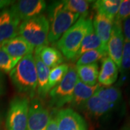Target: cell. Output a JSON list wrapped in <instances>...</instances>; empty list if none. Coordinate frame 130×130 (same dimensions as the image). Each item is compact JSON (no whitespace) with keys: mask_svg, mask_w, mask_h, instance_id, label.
Listing matches in <instances>:
<instances>
[{"mask_svg":"<svg viewBox=\"0 0 130 130\" xmlns=\"http://www.w3.org/2000/svg\"><path fill=\"white\" fill-rule=\"evenodd\" d=\"M34 51L37 52L43 64L49 69L55 68L64 61L63 55L55 48L43 46L36 48Z\"/></svg>","mask_w":130,"mask_h":130,"instance_id":"cell-18","label":"cell"},{"mask_svg":"<svg viewBox=\"0 0 130 130\" xmlns=\"http://www.w3.org/2000/svg\"><path fill=\"white\" fill-rule=\"evenodd\" d=\"M108 55V51L103 48L95 49L88 51L84 53L82 56L78 59L76 63V66H83L88 65L93 63H96V61L103 59Z\"/></svg>","mask_w":130,"mask_h":130,"instance_id":"cell-23","label":"cell"},{"mask_svg":"<svg viewBox=\"0 0 130 130\" xmlns=\"http://www.w3.org/2000/svg\"><path fill=\"white\" fill-rule=\"evenodd\" d=\"M50 24L45 15L40 14L20 24L18 34L34 48L47 46Z\"/></svg>","mask_w":130,"mask_h":130,"instance_id":"cell-4","label":"cell"},{"mask_svg":"<svg viewBox=\"0 0 130 130\" xmlns=\"http://www.w3.org/2000/svg\"><path fill=\"white\" fill-rule=\"evenodd\" d=\"M34 60L36 64L38 77V93L42 98L46 97L49 92L48 89V77L50 74V69L46 67L42 61L40 56L36 51H34Z\"/></svg>","mask_w":130,"mask_h":130,"instance_id":"cell-15","label":"cell"},{"mask_svg":"<svg viewBox=\"0 0 130 130\" xmlns=\"http://www.w3.org/2000/svg\"><path fill=\"white\" fill-rule=\"evenodd\" d=\"M99 48H103L108 51L107 48L103 46L101 39L98 38L97 34L95 32L94 28H91L83 38L79 51L76 56V59L79 58L84 53L87 51L95 50V49H99Z\"/></svg>","mask_w":130,"mask_h":130,"instance_id":"cell-20","label":"cell"},{"mask_svg":"<svg viewBox=\"0 0 130 130\" xmlns=\"http://www.w3.org/2000/svg\"><path fill=\"white\" fill-rule=\"evenodd\" d=\"M0 47L11 58L19 61L25 56L32 54L34 47L20 36H17L4 42Z\"/></svg>","mask_w":130,"mask_h":130,"instance_id":"cell-12","label":"cell"},{"mask_svg":"<svg viewBox=\"0 0 130 130\" xmlns=\"http://www.w3.org/2000/svg\"><path fill=\"white\" fill-rule=\"evenodd\" d=\"M30 100L27 96L16 97L12 100L7 116L8 130H28Z\"/></svg>","mask_w":130,"mask_h":130,"instance_id":"cell-6","label":"cell"},{"mask_svg":"<svg viewBox=\"0 0 130 130\" xmlns=\"http://www.w3.org/2000/svg\"><path fill=\"white\" fill-rule=\"evenodd\" d=\"M46 7V3L43 0H20L14 3L11 9L24 21L40 15Z\"/></svg>","mask_w":130,"mask_h":130,"instance_id":"cell-10","label":"cell"},{"mask_svg":"<svg viewBox=\"0 0 130 130\" xmlns=\"http://www.w3.org/2000/svg\"><path fill=\"white\" fill-rule=\"evenodd\" d=\"M101 99L109 103L116 104L121 100V91L117 87H101V85L98 88L97 90L94 93Z\"/></svg>","mask_w":130,"mask_h":130,"instance_id":"cell-22","label":"cell"},{"mask_svg":"<svg viewBox=\"0 0 130 130\" xmlns=\"http://www.w3.org/2000/svg\"><path fill=\"white\" fill-rule=\"evenodd\" d=\"M51 115L48 108L38 98L30 101L28 109V130H46Z\"/></svg>","mask_w":130,"mask_h":130,"instance_id":"cell-7","label":"cell"},{"mask_svg":"<svg viewBox=\"0 0 130 130\" xmlns=\"http://www.w3.org/2000/svg\"><path fill=\"white\" fill-rule=\"evenodd\" d=\"M120 130H130V120L121 127Z\"/></svg>","mask_w":130,"mask_h":130,"instance_id":"cell-33","label":"cell"},{"mask_svg":"<svg viewBox=\"0 0 130 130\" xmlns=\"http://www.w3.org/2000/svg\"><path fill=\"white\" fill-rule=\"evenodd\" d=\"M76 71L79 79L83 83L90 86H94L97 85L99 74L98 64L97 63L77 67Z\"/></svg>","mask_w":130,"mask_h":130,"instance_id":"cell-19","label":"cell"},{"mask_svg":"<svg viewBox=\"0 0 130 130\" xmlns=\"http://www.w3.org/2000/svg\"><path fill=\"white\" fill-rule=\"evenodd\" d=\"M46 130H58L57 121H56V115L55 116H53V114H51L50 120H49V122L47 125Z\"/></svg>","mask_w":130,"mask_h":130,"instance_id":"cell-30","label":"cell"},{"mask_svg":"<svg viewBox=\"0 0 130 130\" xmlns=\"http://www.w3.org/2000/svg\"><path fill=\"white\" fill-rule=\"evenodd\" d=\"M69 69H70L69 65L67 64H63L57 66L56 67L52 69L50 71V74L48 77V91H50L51 89L54 88L60 83L64 78L65 74L67 73Z\"/></svg>","mask_w":130,"mask_h":130,"instance_id":"cell-25","label":"cell"},{"mask_svg":"<svg viewBox=\"0 0 130 130\" xmlns=\"http://www.w3.org/2000/svg\"><path fill=\"white\" fill-rule=\"evenodd\" d=\"M122 22L119 20H113L111 34L107 43L108 57L116 64L118 69L121 67V56L124 43V38L122 32Z\"/></svg>","mask_w":130,"mask_h":130,"instance_id":"cell-8","label":"cell"},{"mask_svg":"<svg viewBox=\"0 0 130 130\" xmlns=\"http://www.w3.org/2000/svg\"><path fill=\"white\" fill-rule=\"evenodd\" d=\"M12 83L19 93L33 98L38 87V77L32 54L23 57L9 72Z\"/></svg>","mask_w":130,"mask_h":130,"instance_id":"cell-1","label":"cell"},{"mask_svg":"<svg viewBox=\"0 0 130 130\" xmlns=\"http://www.w3.org/2000/svg\"><path fill=\"white\" fill-rule=\"evenodd\" d=\"M65 9L71 12L82 16H88L90 2L85 0H66L62 1Z\"/></svg>","mask_w":130,"mask_h":130,"instance_id":"cell-24","label":"cell"},{"mask_svg":"<svg viewBox=\"0 0 130 130\" xmlns=\"http://www.w3.org/2000/svg\"><path fill=\"white\" fill-rule=\"evenodd\" d=\"M121 23L124 41H130V17L124 19Z\"/></svg>","mask_w":130,"mask_h":130,"instance_id":"cell-29","label":"cell"},{"mask_svg":"<svg viewBox=\"0 0 130 130\" xmlns=\"http://www.w3.org/2000/svg\"><path fill=\"white\" fill-rule=\"evenodd\" d=\"M119 70L122 77L130 70V41H124Z\"/></svg>","mask_w":130,"mask_h":130,"instance_id":"cell-27","label":"cell"},{"mask_svg":"<svg viewBox=\"0 0 130 130\" xmlns=\"http://www.w3.org/2000/svg\"><path fill=\"white\" fill-rule=\"evenodd\" d=\"M48 11V21L51 23L48 41V43H54L59 40L62 35L77 22L79 15L65 9L62 2L51 4Z\"/></svg>","mask_w":130,"mask_h":130,"instance_id":"cell-3","label":"cell"},{"mask_svg":"<svg viewBox=\"0 0 130 130\" xmlns=\"http://www.w3.org/2000/svg\"><path fill=\"white\" fill-rule=\"evenodd\" d=\"M12 2H13L12 1H9V0H0V9L5 8Z\"/></svg>","mask_w":130,"mask_h":130,"instance_id":"cell-32","label":"cell"},{"mask_svg":"<svg viewBox=\"0 0 130 130\" xmlns=\"http://www.w3.org/2000/svg\"><path fill=\"white\" fill-rule=\"evenodd\" d=\"M20 20L11 9H5L0 13V46L18 35Z\"/></svg>","mask_w":130,"mask_h":130,"instance_id":"cell-9","label":"cell"},{"mask_svg":"<svg viewBox=\"0 0 130 130\" xmlns=\"http://www.w3.org/2000/svg\"><path fill=\"white\" fill-rule=\"evenodd\" d=\"M5 85H4V77L2 72L0 71V95L3 93L5 90Z\"/></svg>","mask_w":130,"mask_h":130,"instance_id":"cell-31","label":"cell"},{"mask_svg":"<svg viewBox=\"0 0 130 130\" xmlns=\"http://www.w3.org/2000/svg\"><path fill=\"white\" fill-rule=\"evenodd\" d=\"M113 21L108 18L104 14L97 12L93 20L94 30L101 39L103 46L107 48V43L111 34Z\"/></svg>","mask_w":130,"mask_h":130,"instance_id":"cell-14","label":"cell"},{"mask_svg":"<svg viewBox=\"0 0 130 130\" xmlns=\"http://www.w3.org/2000/svg\"><path fill=\"white\" fill-rule=\"evenodd\" d=\"M119 69L116 64L108 56L102 60L101 69L98 74V82L104 86H110L116 81Z\"/></svg>","mask_w":130,"mask_h":130,"instance_id":"cell-17","label":"cell"},{"mask_svg":"<svg viewBox=\"0 0 130 130\" xmlns=\"http://www.w3.org/2000/svg\"><path fill=\"white\" fill-rule=\"evenodd\" d=\"M18 61L13 59L0 47V71L10 72Z\"/></svg>","mask_w":130,"mask_h":130,"instance_id":"cell-26","label":"cell"},{"mask_svg":"<svg viewBox=\"0 0 130 130\" xmlns=\"http://www.w3.org/2000/svg\"><path fill=\"white\" fill-rule=\"evenodd\" d=\"M58 130H87L83 117L72 108H64L56 113Z\"/></svg>","mask_w":130,"mask_h":130,"instance_id":"cell-11","label":"cell"},{"mask_svg":"<svg viewBox=\"0 0 130 130\" xmlns=\"http://www.w3.org/2000/svg\"><path fill=\"white\" fill-rule=\"evenodd\" d=\"M79 79L76 69L71 67L59 83L49 92L51 104L56 108L71 103L75 85Z\"/></svg>","mask_w":130,"mask_h":130,"instance_id":"cell-5","label":"cell"},{"mask_svg":"<svg viewBox=\"0 0 130 130\" xmlns=\"http://www.w3.org/2000/svg\"><path fill=\"white\" fill-rule=\"evenodd\" d=\"M99 86V84L94 86H90L78 79L77 83L75 85L70 103L75 107L83 106L85 102L94 95Z\"/></svg>","mask_w":130,"mask_h":130,"instance_id":"cell-16","label":"cell"},{"mask_svg":"<svg viewBox=\"0 0 130 130\" xmlns=\"http://www.w3.org/2000/svg\"><path fill=\"white\" fill-rule=\"evenodd\" d=\"M130 17V0L121 1L119 9L114 20L123 21L124 19Z\"/></svg>","mask_w":130,"mask_h":130,"instance_id":"cell-28","label":"cell"},{"mask_svg":"<svg viewBox=\"0 0 130 130\" xmlns=\"http://www.w3.org/2000/svg\"><path fill=\"white\" fill-rule=\"evenodd\" d=\"M93 28V20L87 16H81L56 43L61 54L67 59L75 60L83 38Z\"/></svg>","mask_w":130,"mask_h":130,"instance_id":"cell-2","label":"cell"},{"mask_svg":"<svg viewBox=\"0 0 130 130\" xmlns=\"http://www.w3.org/2000/svg\"><path fill=\"white\" fill-rule=\"evenodd\" d=\"M120 3V0H100L94 2L93 7L97 12L104 14L113 21L118 13Z\"/></svg>","mask_w":130,"mask_h":130,"instance_id":"cell-21","label":"cell"},{"mask_svg":"<svg viewBox=\"0 0 130 130\" xmlns=\"http://www.w3.org/2000/svg\"><path fill=\"white\" fill-rule=\"evenodd\" d=\"M83 107L90 116L98 118L113 111L116 107V104L109 103L93 95Z\"/></svg>","mask_w":130,"mask_h":130,"instance_id":"cell-13","label":"cell"}]
</instances>
